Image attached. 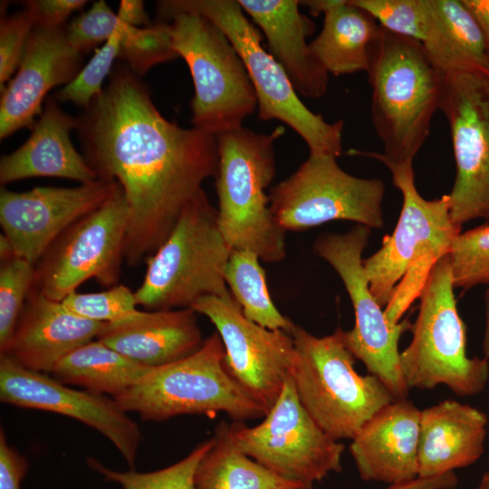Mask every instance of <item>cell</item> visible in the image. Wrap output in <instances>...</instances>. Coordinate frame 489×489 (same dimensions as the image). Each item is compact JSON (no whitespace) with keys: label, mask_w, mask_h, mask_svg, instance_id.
<instances>
[{"label":"cell","mask_w":489,"mask_h":489,"mask_svg":"<svg viewBox=\"0 0 489 489\" xmlns=\"http://www.w3.org/2000/svg\"><path fill=\"white\" fill-rule=\"evenodd\" d=\"M78 120L88 164L124 192V260L137 266L167 239L203 182L216 177V137L168 120L137 74L119 64Z\"/></svg>","instance_id":"cell-1"},{"label":"cell","mask_w":489,"mask_h":489,"mask_svg":"<svg viewBox=\"0 0 489 489\" xmlns=\"http://www.w3.org/2000/svg\"><path fill=\"white\" fill-rule=\"evenodd\" d=\"M367 73L372 123L383 152H350L375 158L387 168L413 165L439 110L442 74L421 43L381 26Z\"/></svg>","instance_id":"cell-2"},{"label":"cell","mask_w":489,"mask_h":489,"mask_svg":"<svg viewBox=\"0 0 489 489\" xmlns=\"http://www.w3.org/2000/svg\"><path fill=\"white\" fill-rule=\"evenodd\" d=\"M401 192V212L381 247L363 259L369 289L396 325L419 298L435 264L448 254L461 225L450 216L448 195L428 200L417 189L413 165L388 168Z\"/></svg>","instance_id":"cell-3"},{"label":"cell","mask_w":489,"mask_h":489,"mask_svg":"<svg viewBox=\"0 0 489 489\" xmlns=\"http://www.w3.org/2000/svg\"><path fill=\"white\" fill-rule=\"evenodd\" d=\"M284 131L278 127L257 133L242 126L216 136L220 231L232 250L251 251L267 263L286 255V232L273 216L266 194L275 176L274 144Z\"/></svg>","instance_id":"cell-4"},{"label":"cell","mask_w":489,"mask_h":489,"mask_svg":"<svg viewBox=\"0 0 489 489\" xmlns=\"http://www.w3.org/2000/svg\"><path fill=\"white\" fill-rule=\"evenodd\" d=\"M295 358L290 372L298 398L319 427L332 438L352 439L395 398L372 374L360 375L346 347L342 329L317 337L294 324L290 331Z\"/></svg>","instance_id":"cell-5"},{"label":"cell","mask_w":489,"mask_h":489,"mask_svg":"<svg viewBox=\"0 0 489 489\" xmlns=\"http://www.w3.org/2000/svg\"><path fill=\"white\" fill-rule=\"evenodd\" d=\"M231 253L217 223V209L202 189L146 260L143 282L134 292L138 306L149 311L190 308L204 296L232 295L225 281Z\"/></svg>","instance_id":"cell-6"},{"label":"cell","mask_w":489,"mask_h":489,"mask_svg":"<svg viewBox=\"0 0 489 489\" xmlns=\"http://www.w3.org/2000/svg\"><path fill=\"white\" fill-rule=\"evenodd\" d=\"M114 399L125 412H135L149 421L224 412L232 421L244 422L268 413L230 374L225 350L216 331L189 356L150 368Z\"/></svg>","instance_id":"cell-7"},{"label":"cell","mask_w":489,"mask_h":489,"mask_svg":"<svg viewBox=\"0 0 489 489\" xmlns=\"http://www.w3.org/2000/svg\"><path fill=\"white\" fill-rule=\"evenodd\" d=\"M159 17L195 12L215 23L239 53L257 98L261 120H278L292 128L312 155L342 152L343 121L327 122L300 100L280 63L262 45V34L244 14L238 0H167L158 2Z\"/></svg>","instance_id":"cell-8"},{"label":"cell","mask_w":489,"mask_h":489,"mask_svg":"<svg viewBox=\"0 0 489 489\" xmlns=\"http://www.w3.org/2000/svg\"><path fill=\"white\" fill-rule=\"evenodd\" d=\"M448 254L433 267L419 295L412 340L400 352V366L409 388L446 385L455 394L482 392L489 379V360L466 354L465 325L454 294Z\"/></svg>","instance_id":"cell-9"},{"label":"cell","mask_w":489,"mask_h":489,"mask_svg":"<svg viewBox=\"0 0 489 489\" xmlns=\"http://www.w3.org/2000/svg\"><path fill=\"white\" fill-rule=\"evenodd\" d=\"M159 20L168 22L172 48L185 60L193 79V127L216 137L242 127L257 108V98L226 34L195 12H175Z\"/></svg>","instance_id":"cell-10"},{"label":"cell","mask_w":489,"mask_h":489,"mask_svg":"<svg viewBox=\"0 0 489 489\" xmlns=\"http://www.w3.org/2000/svg\"><path fill=\"white\" fill-rule=\"evenodd\" d=\"M370 232L371 228L357 224L344 234L323 233L316 238L313 251L335 270L351 301L355 324L350 331L342 330L346 347L369 374L382 381L395 400L406 399L410 388L402 374L398 343L412 323L406 318L390 324L369 289L362 254Z\"/></svg>","instance_id":"cell-11"},{"label":"cell","mask_w":489,"mask_h":489,"mask_svg":"<svg viewBox=\"0 0 489 489\" xmlns=\"http://www.w3.org/2000/svg\"><path fill=\"white\" fill-rule=\"evenodd\" d=\"M234 445L273 473L312 489L340 472L344 445L330 436L300 402L291 375L264 420L227 424Z\"/></svg>","instance_id":"cell-12"},{"label":"cell","mask_w":489,"mask_h":489,"mask_svg":"<svg viewBox=\"0 0 489 489\" xmlns=\"http://www.w3.org/2000/svg\"><path fill=\"white\" fill-rule=\"evenodd\" d=\"M385 192L381 179L352 176L333 156L309 154L295 172L270 189V209L285 232L335 220L381 229Z\"/></svg>","instance_id":"cell-13"},{"label":"cell","mask_w":489,"mask_h":489,"mask_svg":"<svg viewBox=\"0 0 489 489\" xmlns=\"http://www.w3.org/2000/svg\"><path fill=\"white\" fill-rule=\"evenodd\" d=\"M129 207L116 181L107 199L66 228L35 264L32 290L62 302L90 279L118 285L124 260Z\"/></svg>","instance_id":"cell-14"},{"label":"cell","mask_w":489,"mask_h":489,"mask_svg":"<svg viewBox=\"0 0 489 489\" xmlns=\"http://www.w3.org/2000/svg\"><path fill=\"white\" fill-rule=\"evenodd\" d=\"M439 110L450 129L455 176L448 195L452 221L489 223V74H442Z\"/></svg>","instance_id":"cell-15"},{"label":"cell","mask_w":489,"mask_h":489,"mask_svg":"<svg viewBox=\"0 0 489 489\" xmlns=\"http://www.w3.org/2000/svg\"><path fill=\"white\" fill-rule=\"evenodd\" d=\"M190 308L214 324L225 350L230 374L269 412L283 390L295 358L292 335L247 319L233 295L204 296Z\"/></svg>","instance_id":"cell-16"},{"label":"cell","mask_w":489,"mask_h":489,"mask_svg":"<svg viewBox=\"0 0 489 489\" xmlns=\"http://www.w3.org/2000/svg\"><path fill=\"white\" fill-rule=\"evenodd\" d=\"M0 399L12 406L63 415L99 431L134 469L141 433L114 398L67 387L47 373L0 356Z\"/></svg>","instance_id":"cell-17"},{"label":"cell","mask_w":489,"mask_h":489,"mask_svg":"<svg viewBox=\"0 0 489 489\" xmlns=\"http://www.w3.org/2000/svg\"><path fill=\"white\" fill-rule=\"evenodd\" d=\"M115 184L99 178L76 187H40L24 192L2 187L0 225L15 256L35 265L66 228L107 199Z\"/></svg>","instance_id":"cell-18"},{"label":"cell","mask_w":489,"mask_h":489,"mask_svg":"<svg viewBox=\"0 0 489 489\" xmlns=\"http://www.w3.org/2000/svg\"><path fill=\"white\" fill-rule=\"evenodd\" d=\"M82 53L68 41L66 26H34L18 72L2 92L0 139L22 128H33L42 103L53 87L68 84L81 71Z\"/></svg>","instance_id":"cell-19"},{"label":"cell","mask_w":489,"mask_h":489,"mask_svg":"<svg viewBox=\"0 0 489 489\" xmlns=\"http://www.w3.org/2000/svg\"><path fill=\"white\" fill-rule=\"evenodd\" d=\"M420 411L408 398L395 400L351 439L350 453L362 480L393 485L418 477Z\"/></svg>","instance_id":"cell-20"},{"label":"cell","mask_w":489,"mask_h":489,"mask_svg":"<svg viewBox=\"0 0 489 489\" xmlns=\"http://www.w3.org/2000/svg\"><path fill=\"white\" fill-rule=\"evenodd\" d=\"M104 324L82 318L62 302L32 290L12 339L0 356L48 374L69 352L97 338Z\"/></svg>","instance_id":"cell-21"},{"label":"cell","mask_w":489,"mask_h":489,"mask_svg":"<svg viewBox=\"0 0 489 489\" xmlns=\"http://www.w3.org/2000/svg\"><path fill=\"white\" fill-rule=\"evenodd\" d=\"M96 339L148 368L187 357L205 340L191 308L139 310L125 320L105 323Z\"/></svg>","instance_id":"cell-22"},{"label":"cell","mask_w":489,"mask_h":489,"mask_svg":"<svg viewBox=\"0 0 489 489\" xmlns=\"http://www.w3.org/2000/svg\"><path fill=\"white\" fill-rule=\"evenodd\" d=\"M78 118L62 110L49 98L29 139L17 149L2 156V185L29 177H53L88 184L99 179L84 156L73 147L70 134Z\"/></svg>","instance_id":"cell-23"},{"label":"cell","mask_w":489,"mask_h":489,"mask_svg":"<svg viewBox=\"0 0 489 489\" xmlns=\"http://www.w3.org/2000/svg\"><path fill=\"white\" fill-rule=\"evenodd\" d=\"M264 33L270 54L280 63L296 92L319 99L328 88L329 73L312 52L306 38L314 24L303 15L296 0H238Z\"/></svg>","instance_id":"cell-24"},{"label":"cell","mask_w":489,"mask_h":489,"mask_svg":"<svg viewBox=\"0 0 489 489\" xmlns=\"http://www.w3.org/2000/svg\"><path fill=\"white\" fill-rule=\"evenodd\" d=\"M487 416L455 400L420 411L418 477L440 475L475 464L483 455Z\"/></svg>","instance_id":"cell-25"},{"label":"cell","mask_w":489,"mask_h":489,"mask_svg":"<svg viewBox=\"0 0 489 489\" xmlns=\"http://www.w3.org/2000/svg\"><path fill=\"white\" fill-rule=\"evenodd\" d=\"M429 23L421 43L441 73L489 74V54L483 30L463 0H428Z\"/></svg>","instance_id":"cell-26"},{"label":"cell","mask_w":489,"mask_h":489,"mask_svg":"<svg viewBox=\"0 0 489 489\" xmlns=\"http://www.w3.org/2000/svg\"><path fill=\"white\" fill-rule=\"evenodd\" d=\"M322 29L310 43L324 70L335 76L368 72L380 25L350 0H332Z\"/></svg>","instance_id":"cell-27"},{"label":"cell","mask_w":489,"mask_h":489,"mask_svg":"<svg viewBox=\"0 0 489 489\" xmlns=\"http://www.w3.org/2000/svg\"><path fill=\"white\" fill-rule=\"evenodd\" d=\"M149 369L96 339L69 352L51 374L65 385L81 386L114 398L135 385Z\"/></svg>","instance_id":"cell-28"},{"label":"cell","mask_w":489,"mask_h":489,"mask_svg":"<svg viewBox=\"0 0 489 489\" xmlns=\"http://www.w3.org/2000/svg\"><path fill=\"white\" fill-rule=\"evenodd\" d=\"M213 438L212 447L197 466L196 489H306L241 452L228 435L226 422L217 425Z\"/></svg>","instance_id":"cell-29"},{"label":"cell","mask_w":489,"mask_h":489,"mask_svg":"<svg viewBox=\"0 0 489 489\" xmlns=\"http://www.w3.org/2000/svg\"><path fill=\"white\" fill-rule=\"evenodd\" d=\"M259 256L247 250H232L225 269V283L244 315L270 330L290 333L294 323L274 305Z\"/></svg>","instance_id":"cell-30"},{"label":"cell","mask_w":489,"mask_h":489,"mask_svg":"<svg viewBox=\"0 0 489 489\" xmlns=\"http://www.w3.org/2000/svg\"><path fill=\"white\" fill-rule=\"evenodd\" d=\"M214 444L211 437L197 445L186 457L165 468L152 472L118 471L105 466L93 457L87 458L88 466L104 480L120 484L122 489H196L197 466Z\"/></svg>","instance_id":"cell-31"},{"label":"cell","mask_w":489,"mask_h":489,"mask_svg":"<svg viewBox=\"0 0 489 489\" xmlns=\"http://www.w3.org/2000/svg\"><path fill=\"white\" fill-rule=\"evenodd\" d=\"M120 57L136 74L141 75L156 64L178 57L173 50L169 24L158 20L145 27L129 25L120 20Z\"/></svg>","instance_id":"cell-32"},{"label":"cell","mask_w":489,"mask_h":489,"mask_svg":"<svg viewBox=\"0 0 489 489\" xmlns=\"http://www.w3.org/2000/svg\"><path fill=\"white\" fill-rule=\"evenodd\" d=\"M35 265L14 256L0 267V354L14 334L34 281Z\"/></svg>","instance_id":"cell-33"},{"label":"cell","mask_w":489,"mask_h":489,"mask_svg":"<svg viewBox=\"0 0 489 489\" xmlns=\"http://www.w3.org/2000/svg\"><path fill=\"white\" fill-rule=\"evenodd\" d=\"M448 256L455 288L489 284V223L461 232Z\"/></svg>","instance_id":"cell-34"},{"label":"cell","mask_w":489,"mask_h":489,"mask_svg":"<svg viewBox=\"0 0 489 489\" xmlns=\"http://www.w3.org/2000/svg\"><path fill=\"white\" fill-rule=\"evenodd\" d=\"M385 30L419 43L429 23L428 0H350Z\"/></svg>","instance_id":"cell-35"},{"label":"cell","mask_w":489,"mask_h":489,"mask_svg":"<svg viewBox=\"0 0 489 489\" xmlns=\"http://www.w3.org/2000/svg\"><path fill=\"white\" fill-rule=\"evenodd\" d=\"M62 302L71 312L102 323L125 320L139 311L134 292L123 284L98 292H73Z\"/></svg>","instance_id":"cell-36"},{"label":"cell","mask_w":489,"mask_h":489,"mask_svg":"<svg viewBox=\"0 0 489 489\" xmlns=\"http://www.w3.org/2000/svg\"><path fill=\"white\" fill-rule=\"evenodd\" d=\"M120 35L117 29L104 45L96 51L93 57L74 79L57 92L56 99L72 102L83 107L84 110L88 108L91 102L101 93L102 83L110 74L115 59L120 57Z\"/></svg>","instance_id":"cell-37"},{"label":"cell","mask_w":489,"mask_h":489,"mask_svg":"<svg viewBox=\"0 0 489 489\" xmlns=\"http://www.w3.org/2000/svg\"><path fill=\"white\" fill-rule=\"evenodd\" d=\"M120 19L103 0H99L66 26L69 43L81 53L108 41L117 31Z\"/></svg>","instance_id":"cell-38"},{"label":"cell","mask_w":489,"mask_h":489,"mask_svg":"<svg viewBox=\"0 0 489 489\" xmlns=\"http://www.w3.org/2000/svg\"><path fill=\"white\" fill-rule=\"evenodd\" d=\"M35 26L30 10L25 7L8 17L1 18L0 24V91L19 67L29 35Z\"/></svg>","instance_id":"cell-39"},{"label":"cell","mask_w":489,"mask_h":489,"mask_svg":"<svg viewBox=\"0 0 489 489\" xmlns=\"http://www.w3.org/2000/svg\"><path fill=\"white\" fill-rule=\"evenodd\" d=\"M87 1L84 0H31L25 2L33 14L35 26L58 28L72 13L81 9Z\"/></svg>","instance_id":"cell-40"},{"label":"cell","mask_w":489,"mask_h":489,"mask_svg":"<svg viewBox=\"0 0 489 489\" xmlns=\"http://www.w3.org/2000/svg\"><path fill=\"white\" fill-rule=\"evenodd\" d=\"M28 470L25 457L11 446L5 434L0 431V489H21V482Z\"/></svg>","instance_id":"cell-41"},{"label":"cell","mask_w":489,"mask_h":489,"mask_svg":"<svg viewBox=\"0 0 489 489\" xmlns=\"http://www.w3.org/2000/svg\"><path fill=\"white\" fill-rule=\"evenodd\" d=\"M458 484L454 472H448L433 477H417L412 481L389 485L388 489H454Z\"/></svg>","instance_id":"cell-42"},{"label":"cell","mask_w":489,"mask_h":489,"mask_svg":"<svg viewBox=\"0 0 489 489\" xmlns=\"http://www.w3.org/2000/svg\"><path fill=\"white\" fill-rule=\"evenodd\" d=\"M117 15L121 22L131 26L143 25L145 27L150 24L144 3L140 0L120 1Z\"/></svg>","instance_id":"cell-43"},{"label":"cell","mask_w":489,"mask_h":489,"mask_svg":"<svg viewBox=\"0 0 489 489\" xmlns=\"http://www.w3.org/2000/svg\"><path fill=\"white\" fill-rule=\"evenodd\" d=\"M479 23L489 54V0H463Z\"/></svg>","instance_id":"cell-44"},{"label":"cell","mask_w":489,"mask_h":489,"mask_svg":"<svg viewBox=\"0 0 489 489\" xmlns=\"http://www.w3.org/2000/svg\"><path fill=\"white\" fill-rule=\"evenodd\" d=\"M485 329L482 343L483 354L489 360V289L484 292Z\"/></svg>","instance_id":"cell-45"},{"label":"cell","mask_w":489,"mask_h":489,"mask_svg":"<svg viewBox=\"0 0 489 489\" xmlns=\"http://www.w3.org/2000/svg\"><path fill=\"white\" fill-rule=\"evenodd\" d=\"M15 256L14 247L9 239L5 235H0V258L1 262L9 260Z\"/></svg>","instance_id":"cell-46"},{"label":"cell","mask_w":489,"mask_h":489,"mask_svg":"<svg viewBox=\"0 0 489 489\" xmlns=\"http://www.w3.org/2000/svg\"><path fill=\"white\" fill-rule=\"evenodd\" d=\"M478 489H489V471L483 475Z\"/></svg>","instance_id":"cell-47"},{"label":"cell","mask_w":489,"mask_h":489,"mask_svg":"<svg viewBox=\"0 0 489 489\" xmlns=\"http://www.w3.org/2000/svg\"><path fill=\"white\" fill-rule=\"evenodd\" d=\"M488 461H489V459H488Z\"/></svg>","instance_id":"cell-48"}]
</instances>
